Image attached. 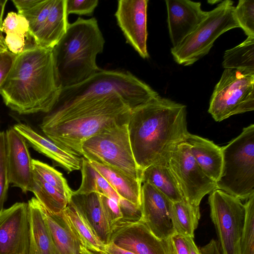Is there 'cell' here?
Masks as SVG:
<instances>
[{"instance_id":"1","label":"cell","mask_w":254,"mask_h":254,"mask_svg":"<svg viewBox=\"0 0 254 254\" xmlns=\"http://www.w3.org/2000/svg\"><path fill=\"white\" fill-rule=\"evenodd\" d=\"M127 127L141 171L152 165H168L176 147L189 133L186 106L159 95L131 110Z\"/></svg>"},{"instance_id":"2","label":"cell","mask_w":254,"mask_h":254,"mask_svg":"<svg viewBox=\"0 0 254 254\" xmlns=\"http://www.w3.org/2000/svg\"><path fill=\"white\" fill-rule=\"evenodd\" d=\"M130 112L117 93L96 96L56 107L40 127L57 145L81 157L84 141L106 128L127 123Z\"/></svg>"},{"instance_id":"3","label":"cell","mask_w":254,"mask_h":254,"mask_svg":"<svg viewBox=\"0 0 254 254\" xmlns=\"http://www.w3.org/2000/svg\"><path fill=\"white\" fill-rule=\"evenodd\" d=\"M61 89L53 48L37 47L17 55L0 95L6 106L20 115L48 114Z\"/></svg>"},{"instance_id":"4","label":"cell","mask_w":254,"mask_h":254,"mask_svg":"<svg viewBox=\"0 0 254 254\" xmlns=\"http://www.w3.org/2000/svg\"><path fill=\"white\" fill-rule=\"evenodd\" d=\"M105 39L94 17H78L53 48L56 69L62 88L88 79L100 68L97 55L103 52Z\"/></svg>"},{"instance_id":"5","label":"cell","mask_w":254,"mask_h":254,"mask_svg":"<svg viewBox=\"0 0 254 254\" xmlns=\"http://www.w3.org/2000/svg\"><path fill=\"white\" fill-rule=\"evenodd\" d=\"M113 93L119 94L131 110L159 95L129 71L100 68L82 82L62 88L55 107L85 98Z\"/></svg>"},{"instance_id":"6","label":"cell","mask_w":254,"mask_h":254,"mask_svg":"<svg viewBox=\"0 0 254 254\" xmlns=\"http://www.w3.org/2000/svg\"><path fill=\"white\" fill-rule=\"evenodd\" d=\"M221 149L222 165L217 189L247 200L254 194V125L244 127Z\"/></svg>"},{"instance_id":"7","label":"cell","mask_w":254,"mask_h":254,"mask_svg":"<svg viewBox=\"0 0 254 254\" xmlns=\"http://www.w3.org/2000/svg\"><path fill=\"white\" fill-rule=\"evenodd\" d=\"M233 1L221 2L177 47L172 48L175 62L190 65L207 55L216 40L222 34L233 28H240L234 14Z\"/></svg>"},{"instance_id":"8","label":"cell","mask_w":254,"mask_h":254,"mask_svg":"<svg viewBox=\"0 0 254 254\" xmlns=\"http://www.w3.org/2000/svg\"><path fill=\"white\" fill-rule=\"evenodd\" d=\"M82 150V156L87 160L108 166L140 181L141 171L134 158L127 123L100 131L83 142Z\"/></svg>"},{"instance_id":"9","label":"cell","mask_w":254,"mask_h":254,"mask_svg":"<svg viewBox=\"0 0 254 254\" xmlns=\"http://www.w3.org/2000/svg\"><path fill=\"white\" fill-rule=\"evenodd\" d=\"M254 110V71L225 68L210 98L208 112L216 122Z\"/></svg>"},{"instance_id":"10","label":"cell","mask_w":254,"mask_h":254,"mask_svg":"<svg viewBox=\"0 0 254 254\" xmlns=\"http://www.w3.org/2000/svg\"><path fill=\"white\" fill-rule=\"evenodd\" d=\"M210 217L218 238L222 254H239L245 208L240 199L219 189L210 193Z\"/></svg>"},{"instance_id":"11","label":"cell","mask_w":254,"mask_h":254,"mask_svg":"<svg viewBox=\"0 0 254 254\" xmlns=\"http://www.w3.org/2000/svg\"><path fill=\"white\" fill-rule=\"evenodd\" d=\"M168 165L184 199L192 206L199 207L203 197L217 189L216 182L202 171L185 142L176 147Z\"/></svg>"},{"instance_id":"12","label":"cell","mask_w":254,"mask_h":254,"mask_svg":"<svg viewBox=\"0 0 254 254\" xmlns=\"http://www.w3.org/2000/svg\"><path fill=\"white\" fill-rule=\"evenodd\" d=\"M28 204L16 202L0 213V254H28Z\"/></svg>"},{"instance_id":"13","label":"cell","mask_w":254,"mask_h":254,"mask_svg":"<svg viewBox=\"0 0 254 254\" xmlns=\"http://www.w3.org/2000/svg\"><path fill=\"white\" fill-rule=\"evenodd\" d=\"M110 242L135 254H172L170 238L157 237L141 220L117 222L111 228Z\"/></svg>"},{"instance_id":"14","label":"cell","mask_w":254,"mask_h":254,"mask_svg":"<svg viewBox=\"0 0 254 254\" xmlns=\"http://www.w3.org/2000/svg\"><path fill=\"white\" fill-rule=\"evenodd\" d=\"M148 2V0H118L115 14L127 42L143 59L149 57L147 48Z\"/></svg>"},{"instance_id":"15","label":"cell","mask_w":254,"mask_h":254,"mask_svg":"<svg viewBox=\"0 0 254 254\" xmlns=\"http://www.w3.org/2000/svg\"><path fill=\"white\" fill-rule=\"evenodd\" d=\"M6 158L9 184L26 193L32 190L34 170L32 158L24 138L13 127L5 132Z\"/></svg>"},{"instance_id":"16","label":"cell","mask_w":254,"mask_h":254,"mask_svg":"<svg viewBox=\"0 0 254 254\" xmlns=\"http://www.w3.org/2000/svg\"><path fill=\"white\" fill-rule=\"evenodd\" d=\"M173 203L151 185L147 183L142 184L141 221L160 239H168L176 233L171 219Z\"/></svg>"},{"instance_id":"17","label":"cell","mask_w":254,"mask_h":254,"mask_svg":"<svg viewBox=\"0 0 254 254\" xmlns=\"http://www.w3.org/2000/svg\"><path fill=\"white\" fill-rule=\"evenodd\" d=\"M167 23L172 48L177 47L206 17L201 3L189 0H166Z\"/></svg>"},{"instance_id":"18","label":"cell","mask_w":254,"mask_h":254,"mask_svg":"<svg viewBox=\"0 0 254 254\" xmlns=\"http://www.w3.org/2000/svg\"><path fill=\"white\" fill-rule=\"evenodd\" d=\"M13 127L34 150L51 159L67 172L80 169L81 157L67 150L44 136L24 123H17Z\"/></svg>"},{"instance_id":"19","label":"cell","mask_w":254,"mask_h":254,"mask_svg":"<svg viewBox=\"0 0 254 254\" xmlns=\"http://www.w3.org/2000/svg\"><path fill=\"white\" fill-rule=\"evenodd\" d=\"M185 142L189 146L192 156L202 171L216 182L222 169L221 147L211 140L190 132Z\"/></svg>"},{"instance_id":"20","label":"cell","mask_w":254,"mask_h":254,"mask_svg":"<svg viewBox=\"0 0 254 254\" xmlns=\"http://www.w3.org/2000/svg\"><path fill=\"white\" fill-rule=\"evenodd\" d=\"M70 200L100 240L105 245L109 243L111 228L101 202L100 194H76L73 192Z\"/></svg>"},{"instance_id":"21","label":"cell","mask_w":254,"mask_h":254,"mask_svg":"<svg viewBox=\"0 0 254 254\" xmlns=\"http://www.w3.org/2000/svg\"><path fill=\"white\" fill-rule=\"evenodd\" d=\"M27 203L30 222L28 254H59L45 221L42 204L35 197Z\"/></svg>"},{"instance_id":"22","label":"cell","mask_w":254,"mask_h":254,"mask_svg":"<svg viewBox=\"0 0 254 254\" xmlns=\"http://www.w3.org/2000/svg\"><path fill=\"white\" fill-rule=\"evenodd\" d=\"M2 31L6 34V46L14 54L38 47L30 31L28 21L18 13L11 11L7 13L2 22Z\"/></svg>"},{"instance_id":"23","label":"cell","mask_w":254,"mask_h":254,"mask_svg":"<svg viewBox=\"0 0 254 254\" xmlns=\"http://www.w3.org/2000/svg\"><path fill=\"white\" fill-rule=\"evenodd\" d=\"M42 210L58 254H80L81 245L67 224L63 212L52 214L43 205Z\"/></svg>"},{"instance_id":"24","label":"cell","mask_w":254,"mask_h":254,"mask_svg":"<svg viewBox=\"0 0 254 254\" xmlns=\"http://www.w3.org/2000/svg\"><path fill=\"white\" fill-rule=\"evenodd\" d=\"M89 162L107 180L121 197L141 206L142 184L140 181L130 177L108 166L94 161Z\"/></svg>"},{"instance_id":"25","label":"cell","mask_w":254,"mask_h":254,"mask_svg":"<svg viewBox=\"0 0 254 254\" xmlns=\"http://www.w3.org/2000/svg\"><path fill=\"white\" fill-rule=\"evenodd\" d=\"M63 213L80 245L88 250L102 253L105 244L70 200Z\"/></svg>"},{"instance_id":"26","label":"cell","mask_w":254,"mask_h":254,"mask_svg":"<svg viewBox=\"0 0 254 254\" xmlns=\"http://www.w3.org/2000/svg\"><path fill=\"white\" fill-rule=\"evenodd\" d=\"M141 184L151 185L172 202L185 200L168 165H152L141 171Z\"/></svg>"},{"instance_id":"27","label":"cell","mask_w":254,"mask_h":254,"mask_svg":"<svg viewBox=\"0 0 254 254\" xmlns=\"http://www.w3.org/2000/svg\"><path fill=\"white\" fill-rule=\"evenodd\" d=\"M82 180L76 194L97 193L110 197L119 203L121 198L107 180L83 157H81L80 169Z\"/></svg>"},{"instance_id":"28","label":"cell","mask_w":254,"mask_h":254,"mask_svg":"<svg viewBox=\"0 0 254 254\" xmlns=\"http://www.w3.org/2000/svg\"><path fill=\"white\" fill-rule=\"evenodd\" d=\"M200 218L199 207L192 206L185 200L173 203L171 219L176 233L194 238Z\"/></svg>"},{"instance_id":"29","label":"cell","mask_w":254,"mask_h":254,"mask_svg":"<svg viewBox=\"0 0 254 254\" xmlns=\"http://www.w3.org/2000/svg\"><path fill=\"white\" fill-rule=\"evenodd\" d=\"M34 173V185L31 192L35 195V197L50 213L59 214L62 212L70 199Z\"/></svg>"},{"instance_id":"30","label":"cell","mask_w":254,"mask_h":254,"mask_svg":"<svg viewBox=\"0 0 254 254\" xmlns=\"http://www.w3.org/2000/svg\"><path fill=\"white\" fill-rule=\"evenodd\" d=\"M222 66L254 71V37L247 39L237 46L226 50L224 54Z\"/></svg>"},{"instance_id":"31","label":"cell","mask_w":254,"mask_h":254,"mask_svg":"<svg viewBox=\"0 0 254 254\" xmlns=\"http://www.w3.org/2000/svg\"><path fill=\"white\" fill-rule=\"evenodd\" d=\"M32 166L34 172L42 179L70 200L73 191L62 174L38 160L32 159Z\"/></svg>"},{"instance_id":"32","label":"cell","mask_w":254,"mask_h":254,"mask_svg":"<svg viewBox=\"0 0 254 254\" xmlns=\"http://www.w3.org/2000/svg\"><path fill=\"white\" fill-rule=\"evenodd\" d=\"M245 220L239 254H254V194L246 200Z\"/></svg>"},{"instance_id":"33","label":"cell","mask_w":254,"mask_h":254,"mask_svg":"<svg viewBox=\"0 0 254 254\" xmlns=\"http://www.w3.org/2000/svg\"><path fill=\"white\" fill-rule=\"evenodd\" d=\"M234 14L240 28L248 37H254V0H240Z\"/></svg>"},{"instance_id":"34","label":"cell","mask_w":254,"mask_h":254,"mask_svg":"<svg viewBox=\"0 0 254 254\" xmlns=\"http://www.w3.org/2000/svg\"><path fill=\"white\" fill-rule=\"evenodd\" d=\"M9 182L8 180L6 158L5 132H0V213L4 209Z\"/></svg>"},{"instance_id":"35","label":"cell","mask_w":254,"mask_h":254,"mask_svg":"<svg viewBox=\"0 0 254 254\" xmlns=\"http://www.w3.org/2000/svg\"><path fill=\"white\" fill-rule=\"evenodd\" d=\"M119 205L122 215L121 219L117 222L133 223L141 220L142 212L141 206L121 197Z\"/></svg>"},{"instance_id":"36","label":"cell","mask_w":254,"mask_h":254,"mask_svg":"<svg viewBox=\"0 0 254 254\" xmlns=\"http://www.w3.org/2000/svg\"><path fill=\"white\" fill-rule=\"evenodd\" d=\"M98 4V0H66V10L67 15H90Z\"/></svg>"},{"instance_id":"37","label":"cell","mask_w":254,"mask_h":254,"mask_svg":"<svg viewBox=\"0 0 254 254\" xmlns=\"http://www.w3.org/2000/svg\"><path fill=\"white\" fill-rule=\"evenodd\" d=\"M101 202L111 228L122 218L119 203L105 195L100 194Z\"/></svg>"},{"instance_id":"38","label":"cell","mask_w":254,"mask_h":254,"mask_svg":"<svg viewBox=\"0 0 254 254\" xmlns=\"http://www.w3.org/2000/svg\"><path fill=\"white\" fill-rule=\"evenodd\" d=\"M16 56L9 51L0 53V87L9 74Z\"/></svg>"},{"instance_id":"39","label":"cell","mask_w":254,"mask_h":254,"mask_svg":"<svg viewBox=\"0 0 254 254\" xmlns=\"http://www.w3.org/2000/svg\"><path fill=\"white\" fill-rule=\"evenodd\" d=\"M172 254H190L185 237L175 233L170 238Z\"/></svg>"},{"instance_id":"40","label":"cell","mask_w":254,"mask_h":254,"mask_svg":"<svg viewBox=\"0 0 254 254\" xmlns=\"http://www.w3.org/2000/svg\"><path fill=\"white\" fill-rule=\"evenodd\" d=\"M201 254H222L218 242L212 239L207 244L200 248Z\"/></svg>"},{"instance_id":"41","label":"cell","mask_w":254,"mask_h":254,"mask_svg":"<svg viewBox=\"0 0 254 254\" xmlns=\"http://www.w3.org/2000/svg\"><path fill=\"white\" fill-rule=\"evenodd\" d=\"M102 253L104 254H135L118 247L112 242L105 245Z\"/></svg>"},{"instance_id":"42","label":"cell","mask_w":254,"mask_h":254,"mask_svg":"<svg viewBox=\"0 0 254 254\" xmlns=\"http://www.w3.org/2000/svg\"><path fill=\"white\" fill-rule=\"evenodd\" d=\"M189 250L190 254H201L199 249L195 245L193 238L184 237Z\"/></svg>"},{"instance_id":"43","label":"cell","mask_w":254,"mask_h":254,"mask_svg":"<svg viewBox=\"0 0 254 254\" xmlns=\"http://www.w3.org/2000/svg\"><path fill=\"white\" fill-rule=\"evenodd\" d=\"M7 0H0V42L5 45L2 31V17Z\"/></svg>"},{"instance_id":"44","label":"cell","mask_w":254,"mask_h":254,"mask_svg":"<svg viewBox=\"0 0 254 254\" xmlns=\"http://www.w3.org/2000/svg\"><path fill=\"white\" fill-rule=\"evenodd\" d=\"M80 254H104L101 252H96L87 249L85 247L80 245Z\"/></svg>"},{"instance_id":"45","label":"cell","mask_w":254,"mask_h":254,"mask_svg":"<svg viewBox=\"0 0 254 254\" xmlns=\"http://www.w3.org/2000/svg\"><path fill=\"white\" fill-rule=\"evenodd\" d=\"M8 51L5 45L0 42V53Z\"/></svg>"}]
</instances>
